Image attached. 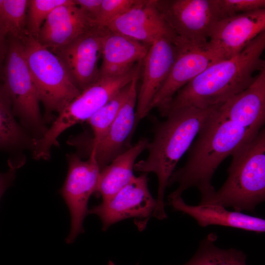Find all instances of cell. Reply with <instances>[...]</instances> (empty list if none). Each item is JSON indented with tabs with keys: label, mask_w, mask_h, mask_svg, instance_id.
I'll use <instances>...</instances> for the list:
<instances>
[{
	"label": "cell",
	"mask_w": 265,
	"mask_h": 265,
	"mask_svg": "<svg viewBox=\"0 0 265 265\" xmlns=\"http://www.w3.org/2000/svg\"><path fill=\"white\" fill-rule=\"evenodd\" d=\"M218 106L204 109L183 107L170 110L166 119L157 125L153 139L148 143L147 158L135 163V171L154 173L157 176L158 195L153 216L158 219L167 217L164 194L177 163Z\"/></svg>",
	"instance_id": "3"
},
{
	"label": "cell",
	"mask_w": 265,
	"mask_h": 265,
	"mask_svg": "<svg viewBox=\"0 0 265 265\" xmlns=\"http://www.w3.org/2000/svg\"><path fill=\"white\" fill-rule=\"evenodd\" d=\"M36 141L17 121L10 98L0 83V151L13 157L25 150L32 152Z\"/></svg>",
	"instance_id": "22"
},
{
	"label": "cell",
	"mask_w": 265,
	"mask_h": 265,
	"mask_svg": "<svg viewBox=\"0 0 265 265\" xmlns=\"http://www.w3.org/2000/svg\"><path fill=\"white\" fill-rule=\"evenodd\" d=\"M106 27L97 26L53 53L61 60L76 86L82 91L99 79Z\"/></svg>",
	"instance_id": "12"
},
{
	"label": "cell",
	"mask_w": 265,
	"mask_h": 265,
	"mask_svg": "<svg viewBox=\"0 0 265 265\" xmlns=\"http://www.w3.org/2000/svg\"><path fill=\"white\" fill-rule=\"evenodd\" d=\"M74 1L76 5L97 22L100 13L102 0H74Z\"/></svg>",
	"instance_id": "29"
},
{
	"label": "cell",
	"mask_w": 265,
	"mask_h": 265,
	"mask_svg": "<svg viewBox=\"0 0 265 265\" xmlns=\"http://www.w3.org/2000/svg\"><path fill=\"white\" fill-rule=\"evenodd\" d=\"M149 140L143 138L122 152L100 170L95 193L102 201L112 197L134 177L133 170L139 155L145 149Z\"/></svg>",
	"instance_id": "21"
},
{
	"label": "cell",
	"mask_w": 265,
	"mask_h": 265,
	"mask_svg": "<svg viewBox=\"0 0 265 265\" xmlns=\"http://www.w3.org/2000/svg\"><path fill=\"white\" fill-rule=\"evenodd\" d=\"M7 40L2 83L10 98L14 116L37 141L48 128L41 114L40 102L26 62L23 43L9 36Z\"/></svg>",
	"instance_id": "7"
},
{
	"label": "cell",
	"mask_w": 265,
	"mask_h": 265,
	"mask_svg": "<svg viewBox=\"0 0 265 265\" xmlns=\"http://www.w3.org/2000/svg\"><path fill=\"white\" fill-rule=\"evenodd\" d=\"M73 2V0H29L26 22L28 35L38 40L40 28L51 12L60 5Z\"/></svg>",
	"instance_id": "26"
},
{
	"label": "cell",
	"mask_w": 265,
	"mask_h": 265,
	"mask_svg": "<svg viewBox=\"0 0 265 265\" xmlns=\"http://www.w3.org/2000/svg\"><path fill=\"white\" fill-rule=\"evenodd\" d=\"M28 2L29 0H3L0 9V29L7 36L22 41L28 35Z\"/></svg>",
	"instance_id": "25"
},
{
	"label": "cell",
	"mask_w": 265,
	"mask_h": 265,
	"mask_svg": "<svg viewBox=\"0 0 265 265\" xmlns=\"http://www.w3.org/2000/svg\"><path fill=\"white\" fill-rule=\"evenodd\" d=\"M7 49V35L0 29V83H2L3 70Z\"/></svg>",
	"instance_id": "31"
},
{
	"label": "cell",
	"mask_w": 265,
	"mask_h": 265,
	"mask_svg": "<svg viewBox=\"0 0 265 265\" xmlns=\"http://www.w3.org/2000/svg\"><path fill=\"white\" fill-rule=\"evenodd\" d=\"M142 61L128 72L117 76L100 78L81 91L57 115L45 134L37 140L32 151L36 160L49 159L53 147L58 146L59 135L71 127L88 120L140 70Z\"/></svg>",
	"instance_id": "5"
},
{
	"label": "cell",
	"mask_w": 265,
	"mask_h": 265,
	"mask_svg": "<svg viewBox=\"0 0 265 265\" xmlns=\"http://www.w3.org/2000/svg\"><path fill=\"white\" fill-rule=\"evenodd\" d=\"M150 47L108 29L103 40L99 79L123 75L142 61Z\"/></svg>",
	"instance_id": "20"
},
{
	"label": "cell",
	"mask_w": 265,
	"mask_h": 265,
	"mask_svg": "<svg viewBox=\"0 0 265 265\" xmlns=\"http://www.w3.org/2000/svg\"><path fill=\"white\" fill-rule=\"evenodd\" d=\"M108 265H115V264L111 261H109L108 263Z\"/></svg>",
	"instance_id": "32"
},
{
	"label": "cell",
	"mask_w": 265,
	"mask_h": 265,
	"mask_svg": "<svg viewBox=\"0 0 265 265\" xmlns=\"http://www.w3.org/2000/svg\"><path fill=\"white\" fill-rule=\"evenodd\" d=\"M218 111L241 127L261 130L265 122V68L247 88L220 105Z\"/></svg>",
	"instance_id": "17"
},
{
	"label": "cell",
	"mask_w": 265,
	"mask_h": 265,
	"mask_svg": "<svg viewBox=\"0 0 265 265\" xmlns=\"http://www.w3.org/2000/svg\"><path fill=\"white\" fill-rule=\"evenodd\" d=\"M219 4L221 18L265 8V0H219Z\"/></svg>",
	"instance_id": "28"
},
{
	"label": "cell",
	"mask_w": 265,
	"mask_h": 265,
	"mask_svg": "<svg viewBox=\"0 0 265 265\" xmlns=\"http://www.w3.org/2000/svg\"><path fill=\"white\" fill-rule=\"evenodd\" d=\"M228 177L217 191L201 204H212L234 211L254 212L265 200V129L232 154Z\"/></svg>",
	"instance_id": "4"
},
{
	"label": "cell",
	"mask_w": 265,
	"mask_h": 265,
	"mask_svg": "<svg viewBox=\"0 0 265 265\" xmlns=\"http://www.w3.org/2000/svg\"><path fill=\"white\" fill-rule=\"evenodd\" d=\"M265 31L238 55L213 63L179 90L163 117L180 107L204 109L219 105L243 91L256 79L255 73L265 68Z\"/></svg>",
	"instance_id": "2"
},
{
	"label": "cell",
	"mask_w": 265,
	"mask_h": 265,
	"mask_svg": "<svg viewBox=\"0 0 265 265\" xmlns=\"http://www.w3.org/2000/svg\"><path fill=\"white\" fill-rule=\"evenodd\" d=\"M265 31V8L222 18L210 32L207 46L218 60L239 53Z\"/></svg>",
	"instance_id": "11"
},
{
	"label": "cell",
	"mask_w": 265,
	"mask_h": 265,
	"mask_svg": "<svg viewBox=\"0 0 265 265\" xmlns=\"http://www.w3.org/2000/svg\"><path fill=\"white\" fill-rule=\"evenodd\" d=\"M143 0H102L97 25L106 27L113 20L138 5Z\"/></svg>",
	"instance_id": "27"
},
{
	"label": "cell",
	"mask_w": 265,
	"mask_h": 265,
	"mask_svg": "<svg viewBox=\"0 0 265 265\" xmlns=\"http://www.w3.org/2000/svg\"><path fill=\"white\" fill-rule=\"evenodd\" d=\"M218 106L189 148L185 164L171 176L168 186L176 183L178 187L169 195L182 196L186 189L195 187L201 195L199 204L204 203L215 191L212 180L219 165L261 131L244 128L228 120L219 113Z\"/></svg>",
	"instance_id": "1"
},
{
	"label": "cell",
	"mask_w": 265,
	"mask_h": 265,
	"mask_svg": "<svg viewBox=\"0 0 265 265\" xmlns=\"http://www.w3.org/2000/svg\"><path fill=\"white\" fill-rule=\"evenodd\" d=\"M97 26L73 0L51 12L40 28L37 40L53 52Z\"/></svg>",
	"instance_id": "15"
},
{
	"label": "cell",
	"mask_w": 265,
	"mask_h": 265,
	"mask_svg": "<svg viewBox=\"0 0 265 265\" xmlns=\"http://www.w3.org/2000/svg\"><path fill=\"white\" fill-rule=\"evenodd\" d=\"M168 201L175 210L191 216L202 227L219 225L257 233L265 232V220L261 217L229 211L216 204L189 205L184 201L182 196L169 195Z\"/></svg>",
	"instance_id": "18"
},
{
	"label": "cell",
	"mask_w": 265,
	"mask_h": 265,
	"mask_svg": "<svg viewBox=\"0 0 265 265\" xmlns=\"http://www.w3.org/2000/svg\"><path fill=\"white\" fill-rule=\"evenodd\" d=\"M16 170L15 168L9 167L6 172H0V199L14 180Z\"/></svg>",
	"instance_id": "30"
},
{
	"label": "cell",
	"mask_w": 265,
	"mask_h": 265,
	"mask_svg": "<svg viewBox=\"0 0 265 265\" xmlns=\"http://www.w3.org/2000/svg\"><path fill=\"white\" fill-rule=\"evenodd\" d=\"M177 53L175 37L163 35L150 47L142 61V83L135 110V122L146 116L152 101L166 80Z\"/></svg>",
	"instance_id": "13"
},
{
	"label": "cell",
	"mask_w": 265,
	"mask_h": 265,
	"mask_svg": "<svg viewBox=\"0 0 265 265\" xmlns=\"http://www.w3.org/2000/svg\"><path fill=\"white\" fill-rule=\"evenodd\" d=\"M3 0H0V9L1 8Z\"/></svg>",
	"instance_id": "33"
},
{
	"label": "cell",
	"mask_w": 265,
	"mask_h": 265,
	"mask_svg": "<svg viewBox=\"0 0 265 265\" xmlns=\"http://www.w3.org/2000/svg\"><path fill=\"white\" fill-rule=\"evenodd\" d=\"M156 5L176 41L187 46H206L221 18L219 0H156Z\"/></svg>",
	"instance_id": "8"
},
{
	"label": "cell",
	"mask_w": 265,
	"mask_h": 265,
	"mask_svg": "<svg viewBox=\"0 0 265 265\" xmlns=\"http://www.w3.org/2000/svg\"><path fill=\"white\" fill-rule=\"evenodd\" d=\"M139 73L137 72L131 81L129 95L115 120L100 141L90 147V151L95 153L100 169L122 152L123 147L134 127Z\"/></svg>",
	"instance_id": "19"
},
{
	"label": "cell",
	"mask_w": 265,
	"mask_h": 265,
	"mask_svg": "<svg viewBox=\"0 0 265 265\" xmlns=\"http://www.w3.org/2000/svg\"><path fill=\"white\" fill-rule=\"evenodd\" d=\"M217 236L211 233L199 243L193 256L183 265H246V255L235 248L223 249L215 244Z\"/></svg>",
	"instance_id": "23"
},
{
	"label": "cell",
	"mask_w": 265,
	"mask_h": 265,
	"mask_svg": "<svg viewBox=\"0 0 265 265\" xmlns=\"http://www.w3.org/2000/svg\"><path fill=\"white\" fill-rule=\"evenodd\" d=\"M106 27L149 47L163 35L175 36L159 12L156 0H143L113 20Z\"/></svg>",
	"instance_id": "16"
},
{
	"label": "cell",
	"mask_w": 265,
	"mask_h": 265,
	"mask_svg": "<svg viewBox=\"0 0 265 265\" xmlns=\"http://www.w3.org/2000/svg\"><path fill=\"white\" fill-rule=\"evenodd\" d=\"M66 157L68 172L60 193L71 215V229L66 238V242L70 244L84 232L83 223L89 214L88 201L96 191L101 169L93 150L85 160L77 154H69Z\"/></svg>",
	"instance_id": "9"
},
{
	"label": "cell",
	"mask_w": 265,
	"mask_h": 265,
	"mask_svg": "<svg viewBox=\"0 0 265 265\" xmlns=\"http://www.w3.org/2000/svg\"><path fill=\"white\" fill-rule=\"evenodd\" d=\"M177 53L168 77L154 97L151 109L157 108L163 116L177 92L207 67L218 61L204 46H187L176 42Z\"/></svg>",
	"instance_id": "14"
},
{
	"label": "cell",
	"mask_w": 265,
	"mask_h": 265,
	"mask_svg": "<svg viewBox=\"0 0 265 265\" xmlns=\"http://www.w3.org/2000/svg\"><path fill=\"white\" fill-rule=\"evenodd\" d=\"M130 86L131 82L122 88L87 120L93 135L90 142V147L100 141L115 120L129 95Z\"/></svg>",
	"instance_id": "24"
},
{
	"label": "cell",
	"mask_w": 265,
	"mask_h": 265,
	"mask_svg": "<svg viewBox=\"0 0 265 265\" xmlns=\"http://www.w3.org/2000/svg\"><path fill=\"white\" fill-rule=\"evenodd\" d=\"M26 62L47 120L80 93L64 65L54 53L28 35L22 41Z\"/></svg>",
	"instance_id": "6"
},
{
	"label": "cell",
	"mask_w": 265,
	"mask_h": 265,
	"mask_svg": "<svg viewBox=\"0 0 265 265\" xmlns=\"http://www.w3.org/2000/svg\"><path fill=\"white\" fill-rule=\"evenodd\" d=\"M147 174L135 176L130 182L109 199L89 210V214L97 215L106 231L111 225L128 218H133L141 230L153 216L156 199L148 188Z\"/></svg>",
	"instance_id": "10"
}]
</instances>
